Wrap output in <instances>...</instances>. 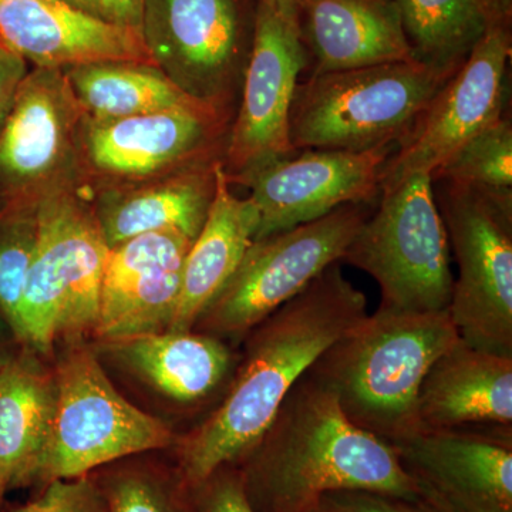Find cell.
<instances>
[{
	"label": "cell",
	"mask_w": 512,
	"mask_h": 512,
	"mask_svg": "<svg viewBox=\"0 0 512 512\" xmlns=\"http://www.w3.org/2000/svg\"><path fill=\"white\" fill-rule=\"evenodd\" d=\"M366 316L365 293L343 275L342 262H335L256 325L227 396L181 444L178 471L188 487L247 456L286 394Z\"/></svg>",
	"instance_id": "6da1fadb"
},
{
	"label": "cell",
	"mask_w": 512,
	"mask_h": 512,
	"mask_svg": "<svg viewBox=\"0 0 512 512\" xmlns=\"http://www.w3.org/2000/svg\"><path fill=\"white\" fill-rule=\"evenodd\" d=\"M238 464L255 512H308L335 491H372L419 504L394 448L355 426L311 370Z\"/></svg>",
	"instance_id": "7a4b0ae2"
},
{
	"label": "cell",
	"mask_w": 512,
	"mask_h": 512,
	"mask_svg": "<svg viewBox=\"0 0 512 512\" xmlns=\"http://www.w3.org/2000/svg\"><path fill=\"white\" fill-rule=\"evenodd\" d=\"M460 340L447 311L379 306L316 360L313 375L355 426L387 443L419 433L417 399L433 363Z\"/></svg>",
	"instance_id": "3957f363"
},
{
	"label": "cell",
	"mask_w": 512,
	"mask_h": 512,
	"mask_svg": "<svg viewBox=\"0 0 512 512\" xmlns=\"http://www.w3.org/2000/svg\"><path fill=\"white\" fill-rule=\"evenodd\" d=\"M454 73L397 62L311 74L289 110L293 151L397 148Z\"/></svg>",
	"instance_id": "277c9868"
},
{
	"label": "cell",
	"mask_w": 512,
	"mask_h": 512,
	"mask_svg": "<svg viewBox=\"0 0 512 512\" xmlns=\"http://www.w3.org/2000/svg\"><path fill=\"white\" fill-rule=\"evenodd\" d=\"M83 187L57 190L36 205L37 244L15 335L46 353L59 338L96 329L109 247Z\"/></svg>",
	"instance_id": "5b68a950"
},
{
	"label": "cell",
	"mask_w": 512,
	"mask_h": 512,
	"mask_svg": "<svg viewBox=\"0 0 512 512\" xmlns=\"http://www.w3.org/2000/svg\"><path fill=\"white\" fill-rule=\"evenodd\" d=\"M433 185L458 266L448 315L466 345L512 356V190Z\"/></svg>",
	"instance_id": "8992f818"
},
{
	"label": "cell",
	"mask_w": 512,
	"mask_h": 512,
	"mask_svg": "<svg viewBox=\"0 0 512 512\" xmlns=\"http://www.w3.org/2000/svg\"><path fill=\"white\" fill-rule=\"evenodd\" d=\"M340 262L375 279L382 308L447 311L453 295L450 244L429 174H414L379 204Z\"/></svg>",
	"instance_id": "52a82bcc"
},
{
	"label": "cell",
	"mask_w": 512,
	"mask_h": 512,
	"mask_svg": "<svg viewBox=\"0 0 512 512\" xmlns=\"http://www.w3.org/2000/svg\"><path fill=\"white\" fill-rule=\"evenodd\" d=\"M55 384L49 439L32 483L89 476L96 468L160 450L173 441L163 421L137 409L114 389L92 350L66 352Z\"/></svg>",
	"instance_id": "ba28073f"
},
{
	"label": "cell",
	"mask_w": 512,
	"mask_h": 512,
	"mask_svg": "<svg viewBox=\"0 0 512 512\" xmlns=\"http://www.w3.org/2000/svg\"><path fill=\"white\" fill-rule=\"evenodd\" d=\"M375 204L357 202L319 220L254 239L237 271L194 328L215 338H242L340 262Z\"/></svg>",
	"instance_id": "9c48e42d"
},
{
	"label": "cell",
	"mask_w": 512,
	"mask_h": 512,
	"mask_svg": "<svg viewBox=\"0 0 512 512\" xmlns=\"http://www.w3.org/2000/svg\"><path fill=\"white\" fill-rule=\"evenodd\" d=\"M256 0H146L151 59L191 99L234 119L254 39Z\"/></svg>",
	"instance_id": "30bf717a"
},
{
	"label": "cell",
	"mask_w": 512,
	"mask_h": 512,
	"mask_svg": "<svg viewBox=\"0 0 512 512\" xmlns=\"http://www.w3.org/2000/svg\"><path fill=\"white\" fill-rule=\"evenodd\" d=\"M232 120L204 104L124 119L84 116L79 141L80 183L97 191L224 160Z\"/></svg>",
	"instance_id": "8fae6325"
},
{
	"label": "cell",
	"mask_w": 512,
	"mask_h": 512,
	"mask_svg": "<svg viewBox=\"0 0 512 512\" xmlns=\"http://www.w3.org/2000/svg\"><path fill=\"white\" fill-rule=\"evenodd\" d=\"M83 117L63 69L29 70L0 133V212L36 205L63 188L82 187Z\"/></svg>",
	"instance_id": "7c38bea8"
},
{
	"label": "cell",
	"mask_w": 512,
	"mask_h": 512,
	"mask_svg": "<svg viewBox=\"0 0 512 512\" xmlns=\"http://www.w3.org/2000/svg\"><path fill=\"white\" fill-rule=\"evenodd\" d=\"M511 55V29L493 30L474 47L384 164L380 194L414 174L431 177L471 138L504 116Z\"/></svg>",
	"instance_id": "4fadbf2b"
},
{
	"label": "cell",
	"mask_w": 512,
	"mask_h": 512,
	"mask_svg": "<svg viewBox=\"0 0 512 512\" xmlns=\"http://www.w3.org/2000/svg\"><path fill=\"white\" fill-rule=\"evenodd\" d=\"M394 147L370 151L305 150L227 175L247 187L259 214L255 239L325 217L346 204H375Z\"/></svg>",
	"instance_id": "5bb4252c"
},
{
	"label": "cell",
	"mask_w": 512,
	"mask_h": 512,
	"mask_svg": "<svg viewBox=\"0 0 512 512\" xmlns=\"http://www.w3.org/2000/svg\"><path fill=\"white\" fill-rule=\"evenodd\" d=\"M308 67L298 20L258 0L251 53L229 128L225 174L295 154L289 141V110L299 77Z\"/></svg>",
	"instance_id": "9a60e30c"
},
{
	"label": "cell",
	"mask_w": 512,
	"mask_h": 512,
	"mask_svg": "<svg viewBox=\"0 0 512 512\" xmlns=\"http://www.w3.org/2000/svg\"><path fill=\"white\" fill-rule=\"evenodd\" d=\"M390 446L423 507L512 512L511 433L419 431Z\"/></svg>",
	"instance_id": "2e32d148"
},
{
	"label": "cell",
	"mask_w": 512,
	"mask_h": 512,
	"mask_svg": "<svg viewBox=\"0 0 512 512\" xmlns=\"http://www.w3.org/2000/svg\"><path fill=\"white\" fill-rule=\"evenodd\" d=\"M192 239L178 231L137 235L109 248L97 338L111 343L170 328Z\"/></svg>",
	"instance_id": "e0dca14e"
},
{
	"label": "cell",
	"mask_w": 512,
	"mask_h": 512,
	"mask_svg": "<svg viewBox=\"0 0 512 512\" xmlns=\"http://www.w3.org/2000/svg\"><path fill=\"white\" fill-rule=\"evenodd\" d=\"M0 42L35 67L156 64L140 33L86 15L60 0H0Z\"/></svg>",
	"instance_id": "ac0fdd59"
},
{
	"label": "cell",
	"mask_w": 512,
	"mask_h": 512,
	"mask_svg": "<svg viewBox=\"0 0 512 512\" xmlns=\"http://www.w3.org/2000/svg\"><path fill=\"white\" fill-rule=\"evenodd\" d=\"M417 413L421 431L511 433L512 356L458 340L424 377Z\"/></svg>",
	"instance_id": "d6986e66"
},
{
	"label": "cell",
	"mask_w": 512,
	"mask_h": 512,
	"mask_svg": "<svg viewBox=\"0 0 512 512\" xmlns=\"http://www.w3.org/2000/svg\"><path fill=\"white\" fill-rule=\"evenodd\" d=\"M311 74L417 62L397 0H299Z\"/></svg>",
	"instance_id": "ffe728a7"
},
{
	"label": "cell",
	"mask_w": 512,
	"mask_h": 512,
	"mask_svg": "<svg viewBox=\"0 0 512 512\" xmlns=\"http://www.w3.org/2000/svg\"><path fill=\"white\" fill-rule=\"evenodd\" d=\"M222 163L208 161L140 183L93 191L90 201L107 247L171 229L195 241L210 214Z\"/></svg>",
	"instance_id": "44dd1931"
},
{
	"label": "cell",
	"mask_w": 512,
	"mask_h": 512,
	"mask_svg": "<svg viewBox=\"0 0 512 512\" xmlns=\"http://www.w3.org/2000/svg\"><path fill=\"white\" fill-rule=\"evenodd\" d=\"M258 227L255 205L248 197L239 198L232 192L222 163L210 214L185 258L180 299L167 330L194 329L202 312L237 271Z\"/></svg>",
	"instance_id": "7402d4cb"
},
{
	"label": "cell",
	"mask_w": 512,
	"mask_h": 512,
	"mask_svg": "<svg viewBox=\"0 0 512 512\" xmlns=\"http://www.w3.org/2000/svg\"><path fill=\"white\" fill-rule=\"evenodd\" d=\"M109 345L137 375L181 403L210 397L234 363L231 349L221 339L191 330H163Z\"/></svg>",
	"instance_id": "603a6c76"
},
{
	"label": "cell",
	"mask_w": 512,
	"mask_h": 512,
	"mask_svg": "<svg viewBox=\"0 0 512 512\" xmlns=\"http://www.w3.org/2000/svg\"><path fill=\"white\" fill-rule=\"evenodd\" d=\"M55 404V376L35 360L13 357L0 369V503L13 488L32 483Z\"/></svg>",
	"instance_id": "cb8c5ba5"
},
{
	"label": "cell",
	"mask_w": 512,
	"mask_h": 512,
	"mask_svg": "<svg viewBox=\"0 0 512 512\" xmlns=\"http://www.w3.org/2000/svg\"><path fill=\"white\" fill-rule=\"evenodd\" d=\"M417 62L457 72L493 30L511 29L512 0H397Z\"/></svg>",
	"instance_id": "d4e9b609"
},
{
	"label": "cell",
	"mask_w": 512,
	"mask_h": 512,
	"mask_svg": "<svg viewBox=\"0 0 512 512\" xmlns=\"http://www.w3.org/2000/svg\"><path fill=\"white\" fill-rule=\"evenodd\" d=\"M63 70L84 116L93 120L202 104L181 92L156 64L93 62Z\"/></svg>",
	"instance_id": "484cf974"
},
{
	"label": "cell",
	"mask_w": 512,
	"mask_h": 512,
	"mask_svg": "<svg viewBox=\"0 0 512 512\" xmlns=\"http://www.w3.org/2000/svg\"><path fill=\"white\" fill-rule=\"evenodd\" d=\"M431 181L478 185L488 188L512 187V124L501 117L471 138L446 163L440 165Z\"/></svg>",
	"instance_id": "4316f807"
},
{
	"label": "cell",
	"mask_w": 512,
	"mask_h": 512,
	"mask_svg": "<svg viewBox=\"0 0 512 512\" xmlns=\"http://www.w3.org/2000/svg\"><path fill=\"white\" fill-rule=\"evenodd\" d=\"M99 485L109 512H197L180 471L171 478L144 468H124Z\"/></svg>",
	"instance_id": "83f0119b"
},
{
	"label": "cell",
	"mask_w": 512,
	"mask_h": 512,
	"mask_svg": "<svg viewBox=\"0 0 512 512\" xmlns=\"http://www.w3.org/2000/svg\"><path fill=\"white\" fill-rule=\"evenodd\" d=\"M36 205L0 212V311L13 332L36 251Z\"/></svg>",
	"instance_id": "f1b7e54d"
},
{
	"label": "cell",
	"mask_w": 512,
	"mask_h": 512,
	"mask_svg": "<svg viewBox=\"0 0 512 512\" xmlns=\"http://www.w3.org/2000/svg\"><path fill=\"white\" fill-rule=\"evenodd\" d=\"M10 512H109L99 483L89 476L59 478L28 504Z\"/></svg>",
	"instance_id": "f546056e"
},
{
	"label": "cell",
	"mask_w": 512,
	"mask_h": 512,
	"mask_svg": "<svg viewBox=\"0 0 512 512\" xmlns=\"http://www.w3.org/2000/svg\"><path fill=\"white\" fill-rule=\"evenodd\" d=\"M191 490L197 512H255L237 466L221 467Z\"/></svg>",
	"instance_id": "4dcf8cb0"
},
{
	"label": "cell",
	"mask_w": 512,
	"mask_h": 512,
	"mask_svg": "<svg viewBox=\"0 0 512 512\" xmlns=\"http://www.w3.org/2000/svg\"><path fill=\"white\" fill-rule=\"evenodd\" d=\"M322 503L335 512H430L423 505L372 491H335Z\"/></svg>",
	"instance_id": "1f68e13d"
},
{
	"label": "cell",
	"mask_w": 512,
	"mask_h": 512,
	"mask_svg": "<svg viewBox=\"0 0 512 512\" xmlns=\"http://www.w3.org/2000/svg\"><path fill=\"white\" fill-rule=\"evenodd\" d=\"M28 73V62L0 42V133L15 103L20 84Z\"/></svg>",
	"instance_id": "d6a6232c"
},
{
	"label": "cell",
	"mask_w": 512,
	"mask_h": 512,
	"mask_svg": "<svg viewBox=\"0 0 512 512\" xmlns=\"http://www.w3.org/2000/svg\"><path fill=\"white\" fill-rule=\"evenodd\" d=\"M146 0H100V19L140 33Z\"/></svg>",
	"instance_id": "836d02e7"
},
{
	"label": "cell",
	"mask_w": 512,
	"mask_h": 512,
	"mask_svg": "<svg viewBox=\"0 0 512 512\" xmlns=\"http://www.w3.org/2000/svg\"><path fill=\"white\" fill-rule=\"evenodd\" d=\"M285 18L298 20L299 0H262Z\"/></svg>",
	"instance_id": "e575fe53"
},
{
	"label": "cell",
	"mask_w": 512,
	"mask_h": 512,
	"mask_svg": "<svg viewBox=\"0 0 512 512\" xmlns=\"http://www.w3.org/2000/svg\"><path fill=\"white\" fill-rule=\"evenodd\" d=\"M60 2L86 15L100 18V0H60Z\"/></svg>",
	"instance_id": "d590c367"
},
{
	"label": "cell",
	"mask_w": 512,
	"mask_h": 512,
	"mask_svg": "<svg viewBox=\"0 0 512 512\" xmlns=\"http://www.w3.org/2000/svg\"><path fill=\"white\" fill-rule=\"evenodd\" d=\"M12 359L13 356L10 355L8 350H6L5 345H3L2 342H0V369H2L3 366L8 365V363Z\"/></svg>",
	"instance_id": "8d00e7d4"
},
{
	"label": "cell",
	"mask_w": 512,
	"mask_h": 512,
	"mask_svg": "<svg viewBox=\"0 0 512 512\" xmlns=\"http://www.w3.org/2000/svg\"><path fill=\"white\" fill-rule=\"evenodd\" d=\"M308 512H335L332 508H329L328 505L320 503L318 507L313 508V510Z\"/></svg>",
	"instance_id": "74e56055"
},
{
	"label": "cell",
	"mask_w": 512,
	"mask_h": 512,
	"mask_svg": "<svg viewBox=\"0 0 512 512\" xmlns=\"http://www.w3.org/2000/svg\"><path fill=\"white\" fill-rule=\"evenodd\" d=\"M427 510H429V508H427ZM429 511H430V512H434V511H431V510H429Z\"/></svg>",
	"instance_id": "f35d334b"
},
{
	"label": "cell",
	"mask_w": 512,
	"mask_h": 512,
	"mask_svg": "<svg viewBox=\"0 0 512 512\" xmlns=\"http://www.w3.org/2000/svg\"><path fill=\"white\" fill-rule=\"evenodd\" d=\"M0 210H2V207H0Z\"/></svg>",
	"instance_id": "ab89813d"
}]
</instances>
